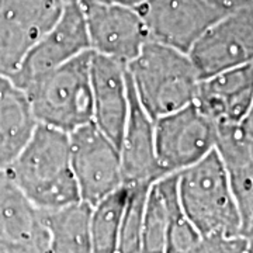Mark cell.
<instances>
[{"label": "cell", "instance_id": "obj_1", "mask_svg": "<svg viewBox=\"0 0 253 253\" xmlns=\"http://www.w3.org/2000/svg\"><path fill=\"white\" fill-rule=\"evenodd\" d=\"M7 172L40 211L82 201L71 168L69 134L38 124Z\"/></svg>", "mask_w": 253, "mask_h": 253}, {"label": "cell", "instance_id": "obj_2", "mask_svg": "<svg viewBox=\"0 0 253 253\" xmlns=\"http://www.w3.org/2000/svg\"><path fill=\"white\" fill-rule=\"evenodd\" d=\"M136 100L152 120L194 103L200 76L189 54L149 40L126 66Z\"/></svg>", "mask_w": 253, "mask_h": 253}, {"label": "cell", "instance_id": "obj_3", "mask_svg": "<svg viewBox=\"0 0 253 253\" xmlns=\"http://www.w3.org/2000/svg\"><path fill=\"white\" fill-rule=\"evenodd\" d=\"M90 58L91 51H87L20 87L27 96L38 124L66 134L90 124Z\"/></svg>", "mask_w": 253, "mask_h": 253}, {"label": "cell", "instance_id": "obj_4", "mask_svg": "<svg viewBox=\"0 0 253 253\" xmlns=\"http://www.w3.org/2000/svg\"><path fill=\"white\" fill-rule=\"evenodd\" d=\"M177 196L181 211L201 235H242L234 194L217 151L177 173Z\"/></svg>", "mask_w": 253, "mask_h": 253}, {"label": "cell", "instance_id": "obj_5", "mask_svg": "<svg viewBox=\"0 0 253 253\" xmlns=\"http://www.w3.org/2000/svg\"><path fill=\"white\" fill-rule=\"evenodd\" d=\"M155 146L163 177L177 174L215 151L217 126L193 103L155 120Z\"/></svg>", "mask_w": 253, "mask_h": 253}, {"label": "cell", "instance_id": "obj_6", "mask_svg": "<svg viewBox=\"0 0 253 253\" xmlns=\"http://www.w3.org/2000/svg\"><path fill=\"white\" fill-rule=\"evenodd\" d=\"M71 168L83 203L94 206L124 187L118 145L93 123L69 134Z\"/></svg>", "mask_w": 253, "mask_h": 253}, {"label": "cell", "instance_id": "obj_7", "mask_svg": "<svg viewBox=\"0 0 253 253\" xmlns=\"http://www.w3.org/2000/svg\"><path fill=\"white\" fill-rule=\"evenodd\" d=\"M65 0H0V75L10 78L61 17Z\"/></svg>", "mask_w": 253, "mask_h": 253}, {"label": "cell", "instance_id": "obj_8", "mask_svg": "<svg viewBox=\"0 0 253 253\" xmlns=\"http://www.w3.org/2000/svg\"><path fill=\"white\" fill-rule=\"evenodd\" d=\"M187 54L200 79L253 63V6L219 18Z\"/></svg>", "mask_w": 253, "mask_h": 253}, {"label": "cell", "instance_id": "obj_9", "mask_svg": "<svg viewBox=\"0 0 253 253\" xmlns=\"http://www.w3.org/2000/svg\"><path fill=\"white\" fill-rule=\"evenodd\" d=\"M90 51L126 66L149 41L136 9L101 0H81Z\"/></svg>", "mask_w": 253, "mask_h": 253}, {"label": "cell", "instance_id": "obj_10", "mask_svg": "<svg viewBox=\"0 0 253 253\" xmlns=\"http://www.w3.org/2000/svg\"><path fill=\"white\" fill-rule=\"evenodd\" d=\"M90 51L81 1L65 3L61 17L26 55L9 79L17 87Z\"/></svg>", "mask_w": 253, "mask_h": 253}, {"label": "cell", "instance_id": "obj_11", "mask_svg": "<svg viewBox=\"0 0 253 253\" xmlns=\"http://www.w3.org/2000/svg\"><path fill=\"white\" fill-rule=\"evenodd\" d=\"M136 10L149 40L186 54L208 27L224 17L208 0H146Z\"/></svg>", "mask_w": 253, "mask_h": 253}, {"label": "cell", "instance_id": "obj_12", "mask_svg": "<svg viewBox=\"0 0 253 253\" xmlns=\"http://www.w3.org/2000/svg\"><path fill=\"white\" fill-rule=\"evenodd\" d=\"M90 86L91 123L118 145L129 111V83L126 66L91 52Z\"/></svg>", "mask_w": 253, "mask_h": 253}, {"label": "cell", "instance_id": "obj_13", "mask_svg": "<svg viewBox=\"0 0 253 253\" xmlns=\"http://www.w3.org/2000/svg\"><path fill=\"white\" fill-rule=\"evenodd\" d=\"M253 99V63L200 79L194 104L217 126H239Z\"/></svg>", "mask_w": 253, "mask_h": 253}, {"label": "cell", "instance_id": "obj_14", "mask_svg": "<svg viewBox=\"0 0 253 253\" xmlns=\"http://www.w3.org/2000/svg\"><path fill=\"white\" fill-rule=\"evenodd\" d=\"M118 149L121 156L124 186L152 184L163 177L156 159L155 121L146 114L136 100L131 83L129 111Z\"/></svg>", "mask_w": 253, "mask_h": 253}, {"label": "cell", "instance_id": "obj_15", "mask_svg": "<svg viewBox=\"0 0 253 253\" xmlns=\"http://www.w3.org/2000/svg\"><path fill=\"white\" fill-rule=\"evenodd\" d=\"M218 156L224 165L241 219V234L253 239V138L239 126L217 128Z\"/></svg>", "mask_w": 253, "mask_h": 253}, {"label": "cell", "instance_id": "obj_16", "mask_svg": "<svg viewBox=\"0 0 253 253\" xmlns=\"http://www.w3.org/2000/svg\"><path fill=\"white\" fill-rule=\"evenodd\" d=\"M37 118L27 96L0 75V169H7L36 131Z\"/></svg>", "mask_w": 253, "mask_h": 253}, {"label": "cell", "instance_id": "obj_17", "mask_svg": "<svg viewBox=\"0 0 253 253\" xmlns=\"http://www.w3.org/2000/svg\"><path fill=\"white\" fill-rule=\"evenodd\" d=\"M42 229L41 211L18 187L7 169H0V249L28 241Z\"/></svg>", "mask_w": 253, "mask_h": 253}, {"label": "cell", "instance_id": "obj_18", "mask_svg": "<svg viewBox=\"0 0 253 253\" xmlns=\"http://www.w3.org/2000/svg\"><path fill=\"white\" fill-rule=\"evenodd\" d=\"M90 214L91 206L83 201L41 211L49 253H90Z\"/></svg>", "mask_w": 253, "mask_h": 253}, {"label": "cell", "instance_id": "obj_19", "mask_svg": "<svg viewBox=\"0 0 253 253\" xmlns=\"http://www.w3.org/2000/svg\"><path fill=\"white\" fill-rule=\"evenodd\" d=\"M129 197L124 186L91 207L90 253H117L121 225Z\"/></svg>", "mask_w": 253, "mask_h": 253}, {"label": "cell", "instance_id": "obj_20", "mask_svg": "<svg viewBox=\"0 0 253 253\" xmlns=\"http://www.w3.org/2000/svg\"><path fill=\"white\" fill-rule=\"evenodd\" d=\"M151 184L128 186L129 197L121 225L117 253H141L142 244V217L146 193Z\"/></svg>", "mask_w": 253, "mask_h": 253}, {"label": "cell", "instance_id": "obj_21", "mask_svg": "<svg viewBox=\"0 0 253 253\" xmlns=\"http://www.w3.org/2000/svg\"><path fill=\"white\" fill-rule=\"evenodd\" d=\"M251 239L242 235H201L191 253H248Z\"/></svg>", "mask_w": 253, "mask_h": 253}, {"label": "cell", "instance_id": "obj_22", "mask_svg": "<svg viewBox=\"0 0 253 253\" xmlns=\"http://www.w3.org/2000/svg\"><path fill=\"white\" fill-rule=\"evenodd\" d=\"M208 1L215 9L219 10L224 16L253 6V0H208Z\"/></svg>", "mask_w": 253, "mask_h": 253}, {"label": "cell", "instance_id": "obj_23", "mask_svg": "<svg viewBox=\"0 0 253 253\" xmlns=\"http://www.w3.org/2000/svg\"><path fill=\"white\" fill-rule=\"evenodd\" d=\"M241 131L246 134L248 136H252L253 138V99H252V104L249 107V111L246 114V117L244 118V121L241 123Z\"/></svg>", "mask_w": 253, "mask_h": 253}, {"label": "cell", "instance_id": "obj_24", "mask_svg": "<svg viewBox=\"0 0 253 253\" xmlns=\"http://www.w3.org/2000/svg\"><path fill=\"white\" fill-rule=\"evenodd\" d=\"M101 1L124 6V7H129V9H138V7H141L144 4L146 0H101Z\"/></svg>", "mask_w": 253, "mask_h": 253}, {"label": "cell", "instance_id": "obj_25", "mask_svg": "<svg viewBox=\"0 0 253 253\" xmlns=\"http://www.w3.org/2000/svg\"><path fill=\"white\" fill-rule=\"evenodd\" d=\"M248 253H253V244H252V241H251V248H249V251H248Z\"/></svg>", "mask_w": 253, "mask_h": 253}, {"label": "cell", "instance_id": "obj_26", "mask_svg": "<svg viewBox=\"0 0 253 253\" xmlns=\"http://www.w3.org/2000/svg\"><path fill=\"white\" fill-rule=\"evenodd\" d=\"M68 1H81V0H65V3H68Z\"/></svg>", "mask_w": 253, "mask_h": 253}, {"label": "cell", "instance_id": "obj_27", "mask_svg": "<svg viewBox=\"0 0 253 253\" xmlns=\"http://www.w3.org/2000/svg\"><path fill=\"white\" fill-rule=\"evenodd\" d=\"M252 244H253V239H252Z\"/></svg>", "mask_w": 253, "mask_h": 253}]
</instances>
